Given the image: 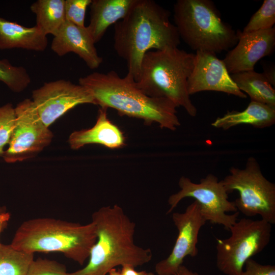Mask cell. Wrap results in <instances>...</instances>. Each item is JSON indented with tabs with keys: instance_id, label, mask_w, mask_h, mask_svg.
Returning <instances> with one entry per match:
<instances>
[{
	"instance_id": "obj_1",
	"label": "cell",
	"mask_w": 275,
	"mask_h": 275,
	"mask_svg": "<svg viewBox=\"0 0 275 275\" xmlns=\"http://www.w3.org/2000/svg\"><path fill=\"white\" fill-rule=\"evenodd\" d=\"M170 12L152 0H135L126 16L114 25V47L126 61L127 73L137 81L149 50L178 47L180 38Z\"/></svg>"
},
{
	"instance_id": "obj_2",
	"label": "cell",
	"mask_w": 275,
	"mask_h": 275,
	"mask_svg": "<svg viewBox=\"0 0 275 275\" xmlns=\"http://www.w3.org/2000/svg\"><path fill=\"white\" fill-rule=\"evenodd\" d=\"M97 240L92 247L88 264L68 275H106L118 266L133 267L149 263L152 257L150 249L135 244V224L118 205L101 207L92 215Z\"/></svg>"
},
{
	"instance_id": "obj_3",
	"label": "cell",
	"mask_w": 275,
	"mask_h": 275,
	"mask_svg": "<svg viewBox=\"0 0 275 275\" xmlns=\"http://www.w3.org/2000/svg\"><path fill=\"white\" fill-rule=\"evenodd\" d=\"M78 84L91 91L96 105L115 109L121 116L142 119L146 125L156 123L160 128L172 131L181 125L177 107L166 99L146 94L130 73L121 77L114 70L95 72L79 78Z\"/></svg>"
},
{
	"instance_id": "obj_4",
	"label": "cell",
	"mask_w": 275,
	"mask_h": 275,
	"mask_svg": "<svg viewBox=\"0 0 275 275\" xmlns=\"http://www.w3.org/2000/svg\"><path fill=\"white\" fill-rule=\"evenodd\" d=\"M97 240L94 223L82 225L49 217L23 222L11 245L26 252H60L80 265L89 258Z\"/></svg>"
},
{
	"instance_id": "obj_5",
	"label": "cell",
	"mask_w": 275,
	"mask_h": 275,
	"mask_svg": "<svg viewBox=\"0 0 275 275\" xmlns=\"http://www.w3.org/2000/svg\"><path fill=\"white\" fill-rule=\"evenodd\" d=\"M195 56L178 47L148 51L142 59L136 86L147 95L166 99L196 117L197 109L187 88Z\"/></svg>"
},
{
	"instance_id": "obj_6",
	"label": "cell",
	"mask_w": 275,
	"mask_h": 275,
	"mask_svg": "<svg viewBox=\"0 0 275 275\" xmlns=\"http://www.w3.org/2000/svg\"><path fill=\"white\" fill-rule=\"evenodd\" d=\"M173 18L184 42L196 51L214 53L228 51L237 43V31L222 19L210 0H178Z\"/></svg>"
},
{
	"instance_id": "obj_7",
	"label": "cell",
	"mask_w": 275,
	"mask_h": 275,
	"mask_svg": "<svg viewBox=\"0 0 275 275\" xmlns=\"http://www.w3.org/2000/svg\"><path fill=\"white\" fill-rule=\"evenodd\" d=\"M222 182L228 194L238 191L234 202L239 213L249 217L259 215L275 224V184L264 176L254 157L248 158L244 169L231 167Z\"/></svg>"
},
{
	"instance_id": "obj_8",
	"label": "cell",
	"mask_w": 275,
	"mask_h": 275,
	"mask_svg": "<svg viewBox=\"0 0 275 275\" xmlns=\"http://www.w3.org/2000/svg\"><path fill=\"white\" fill-rule=\"evenodd\" d=\"M229 231V237L217 239L216 266L226 275H241L245 262L268 244L271 224L262 219L242 218Z\"/></svg>"
},
{
	"instance_id": "obj_9",
	"label": "cell",
	"mask_w": 275,
	"mask_h": 275,
	"mask_svg": "<svg viewBox=\"0 0 275 275\" xmlns=\"http://www.w3.org/2000/svg\"><path fill=\"white\" fill-rule=\"evenodd\" d=\"M178 185L180 190L168 199L170 208L167 214L172 212L182 199L192 198L199 204L201 214L206 222L222 225L229 230L238 220L239 212L234 202L229 201L228 194L222 180L218 181L213 174H208L198 183L183 176L179 180Z\"/></svg>"
},
{
	"instance_id": "obj_10",
	"label": "cell",
	"mask_w": 275,
	"mask_h": 275,
	"mask_svg": "<svg viewBox=\"0 0 275 275\" xmlns=\"http://www.w3.org/2000/svg\"><path fill=\"white\" fill-rule=\"evenodd\" d=\"M15 125L8 147L2 157L7 163L36 156L51 142L53 134L41 120L32 100L25 99L15 107Z\"/></svg>"
},
{
	"instance_id": "obj_11",
	"label": "cell",
	"mask_w": 275,
	"mask_h": 275,
	"mask_svg": "<svg viewBox=\"0 0 275 275\" xmlns=\"http://www.w3.org/2000/svg\"><path fill=\"white\" fill-rule=\"evenodd\" d=\"M32 100L41 120L48 127L77 105L96 104L88 89L63 79L45 82L33 90Z\"/></svg>"
},
{
	"instance_id": "obj_12",
	"label": "cell",
	"mask_w": 275,
	"mask_h": 275,
	"mask_svg": "<svg viewBox=\"0 0 275 275\" xmlns=\"http://www.w3.org/2000/svg\"><path fill=\"white\" fill-rule=\"evenodd\" d=\"M172 217L178 235L170 254L155 265L158 275H176L186 257L197 256L198 235L206 222L196 201L189 204L184 212H174Z\"/></svg>"
},
{
	"instance_id": "obj_13",
	"label": "cell",
	"mask_w": 275,
	"mask_h": 275,
	"mask_svg": "<svg viewBox=\"0 0 275 275\" xmlns=\"http://www.w3.org/2000/svg\"><path fill=\"white\" fill-rule=\"evenodd\" d=\"M192 71L187 79V88L192 95L205 91H212L246 98L232 79L225 64L213 52L196 51Z\"/></svg>"
},
{
	"instance_id": "obj_14",
	"label": "cell",
	"mask_w": 275,
	"mask_h": 275,
	"mask_svg": "<svg viewBox=\"0 0 275 275\" xmlns=\"http://www.w3.org/2000/svg\"><path fill=\"white\" fill-rule=\"evenodd\" d=\"M237 32V43L222 60L230 74L254 70L257 62L270 55L275 48L274 26L246 34Z\"/></svg>"
},
{
	"instance_id": "obj_15",
	"label": "cell",
	"mask_w": 275,
	"mask_h": 275,
	"mask_svg": "<svg viewBox=\"0 0 275 275\" xmlns=\"http://www.w3.org/2000/svg\"><path fill=\"white\" fill-rule=\"evenodd\" d=\"M51 49L59 56L75 53L91 69L98 68L103 61L86 26L81 28L66 20L54 36Z\"/></svg>"
},
{
	"instance_id": "obj_16",
	"label": "cell",
	"mask_w": 275,
	"mask_h": 275,
	"mask_svg": "<svg viewBox=\"0 0 275 275\" xmlns=\"http://www.w3.org/2000/svg\"><path fill=\"white\" fill-rule=\"evenodd\" d=\"M106 112V108L100 107L93 127L71 133L68 143L72 149L77 150L91 144H100L111 149L120 148L125 146L123 133L108 119Z\"/></svg>"
},
{
	"instance_id": "obj_17",
	"label": "cell",
	"mask_w": 275,
	"mask_h": 275,
	"mask_svg": "<svg viewBox=\"0 0 275 275\" xmlns=\"http://www.w3.org/2000/svg\"><path fill=\"white\" fill-rule=\"evenodd\" d=\"M47 45V35L36 25L26 27L0 17V49L43 51Z\"/></svg>"
},
{
	"instance_id": "obj_18",
	"label": "cell",
	"mask_w": 275,
	"mask_h": 275,
	"mask_svg": "<svg viewBox=\"0 0 275 275\" xmlns=\"http://www.w3.org/2000/svg\"><path fill=\"white\" fill-rule=\"evenodd\" d=\"M135 0H92L90 20L87 29L93 41L98 42L107 28L124 18Z\"/></svg>"
},
{
	"instance_id": "obj_19",
	"label": "cell",
	"mask_w": 275,
	"mask_h": 275,
	"mask_svg": "<svg viewBox=\"0 0 275 275\" xmlns=\"http://www.w3.org/2000/svg\"><path fill=\"white\" fill-rule=\"evenodd\" d=\"M274 123L275 107L251 101L244 110L241 112L228 111L223 116L217 117L211 123V126L227 130L241 124L263 128L271 126Z\"/></svg>"
},
{
	"instance_id": "obj_20",
	"label": "cell",
	"mask_w": 275,
	"mask_h": 275,
	"mask_svg": "<svg viewBox=\"0 0 275 275\" xmlns=\"http://www.w3.org/2000/svg\"><path fill=\"white\" fill-rule=\"evenodd\" d=\"M238 89L247 94L251 101L275 107V90L262 73L254 70L230 74Z\"/></svg>"
},
{
	"instance_id": "obj_21",
	"label": "cell",
	"mask_w": 275,
	"mask_h": 275,
	"mask_svg": "<svg viewBox=\"0 0 275 275\" xmlns=\"http://www.w3.org/2000/svg\"><path fill=\"white\" fill-rule=\"evenodd\" d=\"M65 0H38L30 6L36 24L46 35L55 36L66 21Z\"/></svg>"
},
{
	"instance_id": "obj_22",
	"label": "cell",
	"mask_w": 275,
	"mask_h": 275,
	"mask_svg": "<svg viewBox=\"0 0 275 275\" xmlns=\"http://www.w3.org/2000/svg\"><path fill=\"white\" fill-rule=\"evenodd\" d=\"M34 253L0 244V275H26L34 261Z\"/></svg>"
},
{
	"instance_id": "obj_23",
	"label": "cell",
	"mask_w": 275,
	"mask_h": 275,
	"mask_svg": "<svg viewBox=\"0 0 275 275\" xmlns=\"http://www.w3.org/2000/svg\"><path fill=\"white\" fill-rule=\"evenodd\" d=\"M0 81L13 92L20 93L28 87L31 78L23 67L13 66L4 59L0 60Z\"/></svg>"
},
{
	"instance_id": "obj_24",
	"label": "cell",
	"mask_w": 275,
	"mask_h": 275,
	"mask_svg": "<svg viewBox=\"0 0 275 275\" xmlns=\"http://www.w3.org/2000/svg\"><path fill=\"white\" fill-rule=\"evenodd\" d=\"M275 23V1L264 0L260 8L252 15L241 32L243 34L273 28Z\"/></svg>"
},
{
	"instance_id": "obj_25",
	"label": "cell",
	"mask_w": 275,
	"mask_h": 275,
	"mask_svg": "<svg viewBox=\"0 0 275 275\" xmlns=\"http://www.w3.org/2000/svg\"><path fill=\"white\" fill-rule=\"evenodd\" d=\"M15 107L10 103L0 106V157H2L4 147L8 145L15 125Z\"/></svg>"
},
{
	"instance_id": "obj_26",
	"label": "cell",
	"mask_w": 275,
	"mask_h": 275,
	"mask_svg": "<svg viewBox=\"0 0 275 275\" xmlns=\"http://www.w3.org/2000/svg\"><path fill=\"white\" fill-rule=\"evenodd\" d=\"M65 266L55 260H34L26 275H68Z\"/></svg>"
},
{
	"instance_id": "obj_27",
	"label": "cell",
	"mask_w": 275,
	"mask_h": 275,
	"mask_svg": "<svg viewBox=\"0 0 275 275\" xmlns=\"http://www.w3.org/2000/svg\"><path fill=\"white\" fill-rule=\"evenodd\" d=\"M92 0H65L66 20L81 28H84L86 12Z\"/></svg>"
},
{
	"instance_id": "obj_28",
	"label": "cell",
	"mask_w": 275,
	"mask_h": 275,
	"mask_svg": "<svg viewBox=\"0 0 275 275\" xmlns=\"http://www.w3.org/2000/svg\"><path fill=\"white\" fill-rule=\"evenodd\" d=\"M241 275H275V266L262 264L251 258L245 262Z\"/></svg>"
},
{
	"instance_id": "obj_29",
	"label": "cell",
	"mask_w": 275,
	"mask_h": 275,
	"mask_svg": "<svg viewBox=\"0 0 275 275\" xmlns=\"http://www.w3.org/2000/svg\"><path fill=\"white\" fill-rule=\"evenodd\" d=\"M10 214L6 208L0 205V236L6 228L10 219Z\"/></svg>"
},
{
	"instance_id": "obj_30",
	"label": "cell",
	"mask_w": 275,
	"mask_h": 275,
	"mask_svg": "<svg viewBox=\"0 0 275 275\" xmlns=\"http://www.w3.org/2000/svg\"><path fill=\"white\" fill-rule=\"evenodd\" d=\"M270 84L274 87L275 85V70L273 65H264L263 72L262 73Z\"/></svg>"
},
{
	"instance_id": "obj_31",
	"label": "cell",
	"mask_w": 275,
	"mask_h": 275,
	"mask_svg": "<svg viewBox=\"0 0 275 275\" xmlns=\"http://www.w3.org/2000/svg\"><path fill=\"white\" fill-rule=\"evenodd\" d=\"M120 272L122 275H154V274L151 272L136 271L134 269V267L129 265L122 266Z\"/></svg>"
},
{
	"instance_id": "obj_32",
	"label": "cell",
	"mask_w": 275,
	"mask_h": 275,
	"mask_svg": "<svg viewBox=\"0 0 275 275\" xmlns=\"http://www.w3.org/2000/svg\"><path fill=\"white\" fill-rule=\"evenodd\" d=\"M176 275H206L200 274L197 272L193 271L184 266L181 265L178 268Z\"/></svg>"
},
{
	"instance_id": "obj_33",
	"label": "cell",
	"mask_w": 275,
	"mask_h": 275,
	"mask_svg": "<svg viewBox=\"0 0 275 275\" xmlns=\"http://www.w3.org/2000/svg\"><path fill=\"white\" fill-rule=\"evenodd\" d=\"M107 274L108 275H122L120 271L117 270L115 268L110 270Z\"/></svg>"
}]
</instances>
